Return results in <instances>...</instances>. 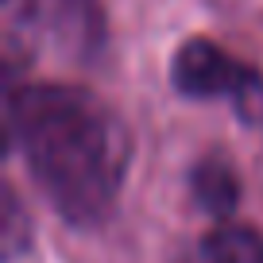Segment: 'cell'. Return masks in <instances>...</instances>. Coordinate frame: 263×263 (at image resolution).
Masks as SVG:
<instances>
[{"instance_id":"obj_6","label":"cell","mask_w":263,"mask_h":263,"mask_svg":"<svg viewBox=\"0 0 263 263\" xmlns=\"http://www.w3.org/2000/svg\"><path fill=\"white\" fill-rule=\"evenodd\" d=\"M4 248H8V255H16V240H20V201L16 194H8V205H4Z\"/></svg>"},{"instance_id":"obj_5","label":"cell","mask_w":263,"mask_h":263,"mask_svg":"<svg viewBox=\"0 0 263 263\" xmlns=\"http://www.w3.org/2000/svg\"><path fill=\"white\" fill-rule=\"evenodd\" d=\"M236 194H240L236 174H232V166L224 163V159H205V163L194 171V197L209 209V213L224 217L232 205H236Z\"/></svg>"},{"instance_id":"obj_4","label":"cell","mask_w":263,"mask_h":263,"mask_svg":"<svg viewBox=\"0 0 263 263\" xmlns=\"http://www.w3.org/2000/svg\"><path fill=\"white\" fill-rule=\"evenodd\" d=\"M178 263H263V236L244 224H217Z\"/></svg>"},{"instance_id":"obj_2","label":"cell","mask_w":263,"mask_h":263,"mask_svg":"<svg viewBox=\"0 0 263 263\" xmlns=\"http://www.w3.org/2000/svg\"><path fill=\"white\" fill-rule=\"evenodd\" d=\"M8 54L54 47L82 58L101 43V0H0Z\"/></svg>"},{"instance_id":"obj_1","label":"cell","mask_w":263,"mask_h":263,"mask_svg":"<svg viewBox=\"0 0 263 263\" xmlns=\"http://www.w3.org/2000/svg\"><path fill=\"white\" fill-rule=\"evenodd\" d=\"M8 136L47 201L74 224L112 213L128 174V128L108 101L66 82L8 89Z\"/></svg>"},{"instance_id":"obj_3","label":"cell","mask_w":263,"mask_h":263,"mask_svg":"<svg viewBox=\"0 0 263 263\" xmlns=\"http://www.w3.org/2000/svg\"><path fill=\"white\" fill-rule=\"evenodd\" d=\"M171 82L186 97H197V101L229 97L244 120L252 124L263 120V74L252 70L248 62H240V58H232L213 39L182 43L171 62Z\"/></svg>"}]
</instances>
